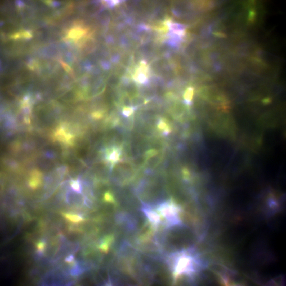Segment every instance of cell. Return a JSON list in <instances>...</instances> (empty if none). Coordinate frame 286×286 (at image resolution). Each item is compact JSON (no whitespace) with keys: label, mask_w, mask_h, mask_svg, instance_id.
Here are the masks:
<instances>
[{"label":"cell","mask_w":286,"mask_h":286,"mask_svg":"<svg viewBox=\"0 0 286 286\" xmlns=\"http://www.w3.org/2000/svg\"><path fill=\"white\" fill-rule=\"evenodd\" d=\"M86 127L73 120H65L61 122L55 134V137L65 148L75 146L84 135Z\"/></svg>","instance_id":"cell-1"},{"label":"cell","mask_w":286,"mask_h":286,"mask_svg":"<svg viewBox=\"0 0 286 286\" xmlns=\"http://www.w3.org/2000/svg\"><path fill=\"white\" fill-rule=\"evenodd\" d=\"M100 153L104 162L112 169L122 159V145H113L107 146L102 149Z\"/></svg>","instance_id":"cell-2"},{"label":"cell","mask_w":286,"mask_h":286,"mask_svg":"<svg viewBox=\"0 0 286 286\" xmlns=\"http://www.w3.org/2000/svg\"><path fill=\"white\" fill-rule=\"evenodd\" d=\"M152 74L150 65L146 61L142 60L135 67L132 77L137 83L145 84L148 83Z\"/></svg>","instance_id":"cell-3"},{"label":"cell","mask_w":286,"mask_h":286,"mask_svg":"<svg viewBox=\"0 0 286 286\" xmlns=\"http://www.w3.org/2000/svg\"><path fill=\"white\" fill-rule=\"evenodd\" d=\"M70 188L66 192L64 198L66 203L71 207L77 209L86 207V198L84 195L82 193L71 190Z\"/></svg>","instance_id":"cell-4"},{"label":"cell","mask_w":286,"mask_h":286,"mask_svg":"<svg viewBox=\"0 0 286 286\" xmlns=\"http://www.w3.org/2000/svg\"><path fill=\"white\" fill-rule=\"evenodd\" d=\"M77 24L73 26L66 32L65 39L75 43H82L87 38L88 30L87 27Z\"/></svg>","instance_id":"cell-5"},{"label":"cell","mask_w":286,"mask_h":286,"mask_svg":"<svg viewBox=\"0 0 286 286\" xmlns=\"http://www.w3.org/2000/svg\"><path fill=\"white\" fill-rule=\"evenodd\" d=\"M61 214L66 221L72 224L82 223L87 220L84 214L77 211H72L62 212H61Z\"/></svg>","instance_id":"cell-6"},{"label":"cell","mask_w":286,"mask_h":286,"mask_svg":"<svg viewBox=\"0 0 286 286\" xmlns=\"http://www.w3.org/2000/svg\"><path fill=\"white\" fill-rule=\"evenodd\" d=\"M157 128L163 135H167L172 130L171 125L167 119L163 118H160L157 123Z\"/></svg>","instance_id":"cell-7"},{"label":"cell","mask_w":286,"mask_h":286,"mask_svg":"<svg viewBox=\"0 0 286 286\" xmlns=\"http://www.w3.org/2000/svg\"><path fill=\"white\" fill-rule=\"evenodd\" d=\"M194 93V89L192 86L187 87L185 90L183 94L184 103L188 106L192 103Z\"/></svg>","instance_id":"cell-8"},{"label":"cell","mask_w":286,"mask_h":286,"mask_svg":"<svg viewBox=\"0 0 286 286\" xmlns=\"http://www.w3.org/2000/svg\"><path fill=\"white\" fill-rule=\"evenodd\" d=\"M70 187L72 190L80 193L82 191V186L79 177L72 179L69 181Z\"/></svg>","instance_id":"cell-9"},{"label":"cell","mask_w":286,"mask_h":286,"mask_svg":"<svg viewBox=\"0 0 286 286\" xmlns=\"http://www.w3.org/2000/svg\"><path fill=\"white\" fill-rule=\"evenodd\" d=\"M135 108L132 106H123L121 110V113L125 117H130L133 116Z\"/></svg>","instance_id":"cell-10"},{"label":"cell","mask_w":286,"mask_h":286,"mask_svg":"<svg viewBox=\"0 0 286 286\" xmlns=\"http://www.w3.org/2000/svg\"><path fill=\"white\" fill-rule=\"evenodd\" d=\"M102 200L104 202L116 204V201L112 193L110 191H106L104 194Z\"/></svg>","instance_id":"cell-11"}]
</instances>
